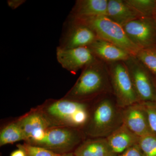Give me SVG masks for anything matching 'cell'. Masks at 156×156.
<instances>
[{
    "instance_id": "19",
    "label": "cell",
    "mask_w": 156,
    "mask_h": 156,
    "mask_svg": "<svg viewBox=\"0 0 156 156\" xmlns=\"http://www.w3.org/2000/svg\"><path fill=\"white\" fill-rule=\"evenodd\" d=\"M135 56L156 77V46L140 49Z\"/></svg>"
},
{
    "instance_id": "21",
    "label": "cell",
    "mask_w": 156,
    "mask_h": 156,
    "mask_svg": "<svg viewBox=\"0 0 156 156\" xmlns=\"http://www.w3.org/2000/svg\"><path fill=\"white\" fill-rule=\"evenodd\" d=\"M138 145L143 156H156V133L152 132L140 137Z\"/></svg>"
},
{
    "instance_id": "18",
    "label": "cell",
    "mask_w": 156,
    "mask_h": 156,
    "mask_svg": "<svg viewBox=\"0 0 156 156\" xmlns=\"http://www.w3.org/2000/svg\"><path fill=\"white\" fill-rule=\"evenodd\" d=\"M21 140L26 141V137L23 131L17 122L9 124L1 131V146L11 144Z\"/></svg>"
},
{
    "instance_id": "11",
    "label": "cell",
    "mask_w": 156,
    "mask_h": 156,
    "mask_svg": "<svg viewBox=\"0 0 156 156\" xmlns=\"http://www.w3.org/2000/svg\"><path fill=\"white\" fill-rule=\"evenodd\" d=\"M122 117L123 124L139 137L153 132L141 102L122 108Z\"/></svg>"
},
{
    "instance_id": "6",
    "label": "cell",
    "mask_w": 156,
    "mask_h": 156,
    "mask_svg": "<svg viewBox=\"0 0 156 156\" xmlns=\"http://www.w3.org/2000/svg\"><path fill=\"white\" fill-rule=\"evenodd\" d=\"M83 132L76 128L55 127L46 131L44 139L33 145L45 148L58 154L69 153L83 142Z\"/></svg>"
},
{
    "instance_id": "20",
    "label": "cell",
    "mask_w": 156,
    "mask_h": 156,
    "mask_svg": "<svg viewBox=\"0 0 156 156\" xmlns=\"http://www.w3.org/2000/svg\"><path fill=\"white\" fill-rule=\"evenodd\" d=\"M143 17H153L156 7V0H126Z\"/></svg>"
},
{
    "instance_id": "17",
    "label": "cell",
    "mask_w": 156,
    "mask_h": 156,
    "mask_svg": "<svg viewBox=\"0 0 156 156\" xmlns=\"http://www.w3.org/2000/svg\"><path fill=\"white\" fill-rule=\"evenodd\" d=\"M75 156H115L106 138L84 140L74 151Z\"/></svg>"
},
{
    "instance_id": "27",
    "label": "cell",
    "mask_w": 156,
    "mask_h": 156,
    "mask_svg": "<svg viewBox=\"0 0 156 156\" xmlns=\"http://www.w3.org/2000/svg\"><path fill=\"white\" fill-rule=\"evenodd\" d=\"M58 156H75V155H74L73 152H70L63 154H60Z\"/></svg>"
},
{
    "instance_id": "7",
    "label": "cell",
    "mask_w": 156,
    "mask_h": 156,
    "mask_svg": "<svg viewBox=\"0 0 156 156\" xmlns=\"http://www.w3.org/2000/svg\"><path fill=\"white\" fill-rule=\"evenodd\" d=\"M124 62L140 101H156V81L152 73L135 56L131 55Z\"/></svg>"
},
{
    "instance_id": "10",
    "label": "cell",
    "mask_w": 156,
    "mask_h": 156,
    "mask_svg": "<svg viewBox=\"0 0 156 156\" xmlns=\"http://www.w3.org/2000/svg\"><path fill=\"white\" fill-rule=\"evenodd\" d=\"M56 55L62 67L74 74L97 59L89 47L66 49L59 47Z\"/></svg>"
},
{
    "instance_id": "5",
    "label": "cell",
    "mask_w": 156,
    "mask_h": 156,
    "mask_svg": "<svg viewBox=\"0 0 156 156\" xmlns=\"http://www.w3.org/2000/svg\"><path fill=\"white\" fill-rule=\"evenodd\" d=\"M107 64L112 94L117 105L123 108L140 102L124 62H116Z\"/></svg>"
},
{
    "instance_id": "9",
    "label": "cell",
    "mask_w": 156,
    "mask_h": 156,
    "mask_svg": "<svg viewBox=\"0 0 156 156\" xmlns=\"http://www.w3.org/2000/svg\"><path fill=\"white\" fill-rule=\"evenodd\" d=\"M26 137V142L34 145L44 137L46 131L53 126L38 109L33 110L17 121Z\"/></svg>"
},
{
    "instance_id": "28",
    "label": "cell",
    "mask_w": 156,
    "mask_h": 156,
    "mask_svg": "<svg viewBox=\"0 0 156 156\" xmlns=\"http://www.w3.org/2000/svg\"><path fill=\"white\" fill-rule=\"evenodd\" d=\"M153 18H154V20L156 23V7L154 11L153 15Z\"/></svg>"
},
{
    "instance_id": "3",
    "label": "cell",
    "mask_w": 156,
    "mask_h": 156,
    "mask_svg": "<svg viewBox=\"0 0 156 156\" xmlns=\"http://www.w3.org/2000/svg\"><path fill=\"white\" fill-rule=\"evenodd\" d=\"M86 102L64 98L45 103L38 109L53 127L83 128L89 115Z\"/></svg>"
},
{
    "instance_id": "24",
    "label": "cell",
    "mask_w": 156,
    "mask_h": 156,
    "mask_svg": "<svg viewBox=\"0 0 156 156\" xmlns=\"http://www.w3.org/2000/svg\"><path fill=\"white\" fill-rule=\"evenodd\" d=\"M117 156H143V155L139 146L137 144Z\"/></svg>"
},
{
    "instance_id": "29",
    "label": "cell",
    "mask_w": 156,
    "mask_h": 156,
    "mask_svg": "<svg viewBox=\"0 0 156 156\" xmlns=\"http://www.w3.org/2000/svg\"></svg>"
},
{
    "instance_id": "16",
    "label": "cell",
    "mask_w": 156,
    "mask_h": 156,
    "mask_svg": "<svg viewBox=\"0 0 156 156\" xmlns=\"http://www.w3.org/2000/svg\"><path fill=\"white\" fill-rule=\"evenodd\" d=\"M108 0H79L72 12V18L106 16Z\"/></svg>"
},
{
    "instance_id": "14",
    "label": "cell",
    "mask_w": 156,
    "mask_h": 156,
    "mask_svg": "<svg viewBox=\"0 0 156 156\" xmlns=\"http://www.w3.org/2000/svg\"><path fill=\"white\" fill-rule=\"evenodd\" d=\"M139 138L123 124L106 137L110 147L115 156L138 144Z\"/></svg>"
},
{
    "instance_id": "2",
    "label": "cell",
    "mask_w": 156,
    "mask_h": 156,
    "mask_svg": "<svg viewBox=\"0 0 156 156\" xmlns=\"http://www.w3.org/2000/svg\"><path fill=\"white\" fill-rule=\"evenodd\" d=\"M108 94L101 95L91 111L83 127L84 134L92 138H106L123 124L122 108L115 98Z\"/></svg>"
},
{
    "instance_id": "1",
    "label": "cell",
    "mask_w": 156,
    "mask_h": 156,
    "mask_svg": "<svg viewBox=\"0 0 156 156\" xmlns=\"http://www.w3.org/2000/svg\"><path fill=\"white\" fill-rule=\"evenodd\" d=\"M112 94L108 67L98 59L84 68L64 98L86 102L101 95Z\"/></svg>"
},
{
    "instance_id": "12",
    "label": "cell",
    "mask_w": 156,
    "mask_h": 156,
    "mask_svg": "<svg viewBox=\"0 0 156 156\" xmlns=\"http://www.w3.org/2000/svg\"><path fill=\"white\" fill-rule=\"evenodd\" d=\"M70 28L60 47L71 49L89 47L98 39L96 34L89 27L72 20Z\"/></svg>"
},
{
    "instance_id": "4",
    "label": "cell",
    "mask_w": 156,
    "mask_h": 156,
    "mask_svg": "<svg viewBox=\"0 0 156 156\" xmlns=\"http://www.w3.org/2000/svg\"><path fill=\"white\" fill-rule=\"evenodd\" d=\"M72 21L89 27L95 33L98 38L119 46L131 55L135 56L140 50L128 38L122 27L107 16L72 18Z\"/></svg>"
},
{
    "instance_id": "13",
    "label": "cell",
    "mask_w": 156,
    "mask_h": 156,
    "mask_svg": "<svg viewBox=\"0 0 156 156\" xmlns=\"http://www.w3.org/2000/svg\"><path fill=\"white\" fill-rule=\"evenodd\" d=\"M89 48L96 58L107 64L124 62L131 56L119 46L99 38L97 39Z\"/></svg>"
},
{
    "instance_id": "22",
    "label": "cell",
    "mask_w": 156,
    "mask_h": 156,
    "mask_svg": "<svg viewBox=\"0 0 156 156\" xmlns=\"http://www.w3.org/2000/svg\"><path fill=\"white\" fill-rule=\"evenodd\" d=\"M18 148L21 149L26 156H58L60 154L55 153L45 148L26 143L18 144Z\"/></svg>"
},
{
    "instance_id": "8",
    "label": "cell",
    "mask_w": 156,
    "mask_h": 156,
    "mask_svg": "<svg viewBox=\"0 0 156 156\" xmlns=\"http://www.w3.org/2000/svg\"><path fill=\"white\" fill-rule=\"evenodd\" d=\"M122 27L129 40L140 49L156 47V23L153 17H140Z\"/></svg>"
},
{
    "instance_id": "25",
    "label": "cell",
    "mask_w": 156,
    "mask_h": 156,
    "mask_svg": "<svg viewBox=\"0 0 156 156\" xmlns=\"http://www.w3.org/2000/svg\"><path fill=\"white\" fill-rule=\"evenodd\" d=\"M25 1L23 0H11L8 1V5L12 9H16L20 6L25 2Z\"/></svg>"
},
{
    "instance_id": "15",
    "label": "cell",
    "mask_w": 156,
    "mask_h": 156,
    "mask_svg": "<svg viewBox=\"0 0 156 156\" xmlns=\"http://www.w3.org/2000/svg\"><path fill=\"white\" fill-rule=\"evenodd\" d=\"M106 16L122 26L143 17L126 0H108Z\"/></svg>"
},
{
    "instance_id": "26",
    "label": "cell",
    "mask_w": 156,
    "mask_h": 156,
    "mask_svg": "<svg viewBox=\"0 0 156 156\" xmlns=\"http://www.w3.org/2000/svg\"><path fill=\"white\" fill-rule=\"evenodd\" d=\"M10 156H26L24 152L21 149L18 148L17 150L11 153Z\"/></svg>"
},
{
    "instance_id": "23",
    "label": "cell",
    "mask_w": 156,
    "mask_h": 156,
    "mask_svg": "<svg viewBox=\"0 0 156 156\" xmlns=\"http://www.w3.org/2000/svg\"><path fill=\"white\" fill-rule=\"evenodd\" d=\"M147 114L152 131L156 133V101L141 102Z\"/></svg>"
}]
</instances>
